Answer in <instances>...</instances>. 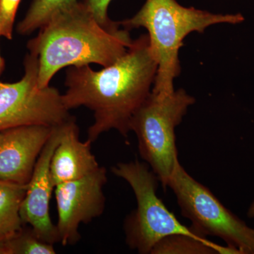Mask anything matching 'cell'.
Returning a JSON list of instances; mask_svg holds the SVG:
<instances>
[{
	"instance_id": "cell-1",
	"label": "cell",
	"mask_w": 254,
	"mask_h": 254,
	"mask_svg": "<svg viewBox=\"0 0 254 254\" xmlns=\"http://www.w3.org/2000/svg\"><path fill=\"white\" fill-rule=\"evenodd\" d=\"M157 68L148 34H143L123 57L100 71L89 65L66 70L64 104L68 110L84 106L93 113L88 141L112 129L128 136L131 118L151 93Z\"/></svg>"
},
{
	"instance_id": "cell-2",
	"label": "cell",
	"mask_w": 254,
	"mask_h": 254,
	"mask_svg": "<svg viewBox=\"0 0 254 254\" xmlns=\"http://www.w3.org/2000/svg\"><path fill=\"white\" fill-rule=\"evenodd\" d=\"M120 22L105 27L82 1L60 9L27 44L38 60V86H50L66 66L97 64L109 66L127 53L133 40Z\"/></svg>"
},
{
	"instance_id": "cell-3",
	"label": "cell",
	"mask_w": 254,
	"mask_h": 254,
	"mask_svg": "<svg viewBox=\"0 0 254 254\" xmlns=\"http://www.w3.org/2000/svg\"><path fill=\"white\" fill-rule=\"evenodd\" d=\"M237 14H213L194 7H185L177 0H146L133 17L120 22L125 29L145 28L150 48L156 61V76L152 92L168 95L175 91L174 81L181 73L179 52L183 41L193 32L203 33L220 23L237 25L245 21Z\"/></svg>"
},
{
	"instance_id": "cell-4",
	"label": "cell",
	"mask_w": 254,
	"mask_h": 254,
	"mask_svg": "<svg viewBox=\"0 0 254 254\" xmlns=\"http://www.w3.org/2000/svg\"><path fill=\"white\" fill-rule=\"evenodd\" d=\"M195 102L182 88L168 95L151 91L130 122V131L136 134L140 156L156 174L165 190L179 160L175 128Z\"/></svg>"
},
{
	"instance_id": "cell-5",
	"label": "cell",
	"mask_w": 254,
	"mask_h": 254,
	"mask_svg": "<svg viewBox=\"0 0 254 254\" xmlns=\"http://www.w3.org/2000/svg\"><path fill=\"white\" fill-rule=\"evenodd\" d=\"M112 173L131 187L137 208L125 221L126 243L138 254H150L153 247L165 237L177 234L195 235L190 227L179 221L157 195L159 179L145 162L119 163Z\"/></svg>"
},
{
	"instance_id": "cell-6",
	"label": "cell",
	"mask_w": 254,
	"mask_h": 254,
	"mask_svg": "<svg viewBox=\"0 0 254 254\" xmlns=\"http://www.w3.org/2000/svg\"><path fill=\"white\" fill-rule=\"evenodd\" d=\"M168 187L175 193L182 216L197 236L217 237L239 254H254V229L228 210L210 190L177 161Z\"/></svg>"
},
{
	"instance_id": "cell-7",
	"label": "cell",
	"mask_w": 254,
	"mask_h": 254,
	"mask_svg": "<svg viewBox=\"0 0 254 254\" xmlns=\"http://www.w3.org/2000/svg\"><path fill=\"white\" fill-rule=\"evenodd\" d=\"M24 75L15 83L0 81V131L28 125L60 126L73 118L54 87L38 86V60L29 53Z\"/></svg>"
},
{
	"instance_id": "cell-8",
	"label": "cell",
	"mask_w": 254,
	"mask_h": 254,
	"mask_svg": "<svg viewBox=\"0 0 254 254\" xmlns=\"http://www.w3.org/2000/svg\"><path fill=\"white\" fill-rule=\"evenodd\" d=\"M107 170L100 167L77 180L64 182L55 187L58 211L57 228L63 246L74 245L81 239L79 227L103 214L105 207L104 187Z\"/></svg>"
},
{
	"instance_id": "cell-9",
	"label": "cell",
	"mask_w": 254,
	"mask_h": 254,
	"mask_svg": "<svg viewBox=\"0 0 254 254\" xmlns=\"http://www.w3.org/2000/svg\"><path fill=\"white\" fill-rule=\"evenodd\" d=\"M64 124L53 128L49 140L38 157L20 211L23 224L29 225L38 236L52 245L60 242V238L57 225L52 222L50 215V202L55 189L50 163Z\"/></svg>"
},
{
	"instance_id": "cell-10",
	"label": "cell",
	"mask_w": 254,
	"mask_h": 254,
	"mask_svg": "<svg viewBox=\"0 0 254 254\" xmlns=\"http://www.w3.org/2000/svg\"><path fill=\"white\" fill-rule=\"evenodd\" d=\"M53 128L28 125L0 131V180L27 185Z\"/></svg>"
},
{
	"instance_id": "cell-11",
	"label": "cell",
	"mask_w": 254,
	"mask_h": 254,
	"mask_svg": "<svg viewBox=\"0 0 254 254\" xmlns=\"http://www.w3.org/2000/svg\"><path fill=\"white\" fill-rule=\"evenodd\" d=\"M91 142L79 139V128L74 118L64 125L59 143L50 163L55 187L64 182L79 180L100 168L91 151Z\"/></svg>"
},
{
	"instance_id": "cell-12",
	"label": "cell",
	"mask_w": 254,
	"mask_h": 254,
	"mask_svg": "<svg viewBox=\"0 0 254 254\" xmlns=\"http://www.w3.org/2000/svg\"><path fill=\"white\" fill-rule=\"evenodd\" d=\"M27 185L0 180V240H7L23 228L21 204Z\"/></svg>"
},
{
	"instance_id": "cell-13",
	"label": "cell",
	"mask_w": 254,
	"mask_h": 254,
	"mask_svg": "<svg viewBox=\"0 0 254 254\" xmlns=\"http://www.w3.org/2000/svg\"><path fill=\"white\" fill-rule=\"evenodd\" d=\"M239 254L228 247L209 242L206 238L177 234L163 238L153 247L150 254Z\"/></svg>"
},
{
	"instance_id": "cell-14",
	"label": "cell",
	"mask_w": 254,
	"mask_h": 254,
	"mask_svg": "<svg viewBox=\"0 0 254 254\" xmlns=\"http://www.w3.org/2000/svg\"><path fill=\"white\" fill-rule=\"evenodd\" d=\"M78 0H33L26 16L18 23L17 32L26 36L40 29L57 11Z\"/></svg>"
},
{
	"instance_id": "cell-15",
	"label": "cell",
	"mask_w": 254,
	"mask_h": 254,
	"mask_svg": "<svg viewBox=\"0 0 254 254\" xmlns=\"http://www.w3.org/2000/svg\"><path fill=\"white\" fill-rule=\"evenodd\" d=\"M9 254H55L54 245L38 236L31 227L23 228L6 240Z\"/></svg>"
},
{
	"instance_id": "cell-16",
	"label": "cell",
	"mask_w": 254,
	"mask_h": 254,
	"mask_svg": "<svg viewBox=\"0 0 254 254\" xmlns=\"http://www.w3.org/2000/svg\"><path fill=\"white\" fill-rule=\"evenodd\" d=\"M21 0H0V37L12 39L14 20Z\"/></svg>"
},
{
	"instance_id": "cell-17",
	"label": "cell",
	"mask_w": 254,
	"mask_h": 254,
	"mask_svg": "<svg viewBox=\"0 0 254 254\" xmlns=\"http://www.w3.org/2000/svg\"><path fill=\"white\" fill-rule=\"evenodd\" d=\"M112 1L113 0H83L82 2L91 10L98 22L102 26L109 27L116 23L108 17V6Z\"/></svg>"
},
{
	"instance_id": "cell-18",
	"label": "cell",
	"mask_w": 254,
	"mask_h": 254,
	"mask_svg": "<svg viewBox=\"0 0 254 254\" xmlns=\"http://www.w3.org/2000/svg\"><path fill=\"white\" fill-rule=\"evenodd\" d=\"M0 254H9L6 240H0Z\"/></svg>"
},
{
	"instance_id": "cell-19",
	"label": "cell",
	"mask_w": 254,
	"mask_h": 254,
	"mask_svg": "<svg viewBox=\"0 0 254 254\" xmlns=\"http://www.w3.org/2000/svg\"><path fill=\"white\" fill-rule=\"evenodd\" d=\"M247 216L250 218H254V200L252 202V204L250 205V208L248 209Z\"/></svg>"
},
{
	"instance_id": "cell-20",
	"label": "cell",
	"mask_w": 254,
	"mask_h": 254,
	"mask_svg": "<svg viewBox=\"0 0 254 254\" xmlns=\"http://www.w3.org/2000/svg\"><path fill=\"white\" fill-rule=\"evenodd\" d=\"M5 68V62L4 60L3 59L1 54H0V76H1V73L4 71Z\"/></svg>"
}]
</instances>
